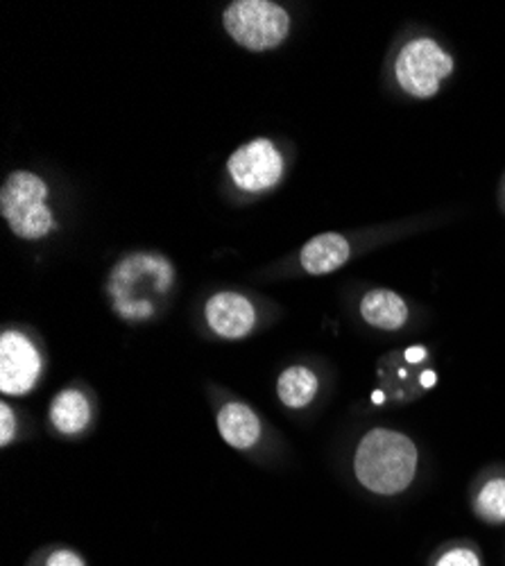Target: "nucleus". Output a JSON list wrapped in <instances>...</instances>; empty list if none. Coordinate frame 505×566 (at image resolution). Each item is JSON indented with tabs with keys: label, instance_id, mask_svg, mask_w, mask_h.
<instances>
[{
	"label": "nucleus",
	"instance_id": "obj_1",
	"mask_svg": "<svg viewBox=\"0 0 505 566\" xmlns=\"http://www.w3.org/2000/svg\"><path fill=\"white\" fill-rule=\"evenodd\" d=\"M354 474L365 490L375 494H401L418 474V447L403 433L375 429L358 442Z\"/></svg>",
	"mask_w": 505,
	"mask_h": 566
},
{
	"label": "nucleus",
	"instance_id": "obj_2",
	"mask_svg": "<svg viewBox=\"0 0 505 566\" xmlns=\"http://www.w3.org/2000/svg\"><path fill=\"white\" fill-rule=\"evenodd\" d=\"M175 272L164 256L131 254L112 272L109 295L120 317L146 319L152 317L172 289Z\"/></svg>",
	"mask_w": 505,
	"mask_h": 566
},
{
	"label": "nucleus",
	"instance_id": "obj_3",
	"mask_svg": "<svg viewBox=\"0 0 505 566\" xmlns=\"http://www.w3.org/2000/svg\"><path fill=\"white\" fill-rule=\"evenodd\" d=\"M45 198L49 186L34 172L19 170L6 179L0 191V213L19 239L39 241L55 229V216Z\"/></svg>",
	"mask_w": 505,
	"mask_h": 566
},
{
	"label": "nucleus",
	"instance_id": "obj_4",
	"mask_svg": "<svg viewBox=\"0 0 505 566\" xmlns=\"http://www.w3.org/2000/svg\"><path fill=\"white\" fill-rule=\"evenodd\" d=\"M227 34L254 53L272 51L291 32L288 12L270 0H236L222 14Z\"/></svg>",
	"mask_w": 505,
	"mask_h": 566
},
{
	"label": "nucleus",
	"instance_id": "obj_5",
	"mask_svg": "<svg viewBox=\"0 0 505 566\" xmlns=\"http://www.w3.org/2000/svg\"><path fill=\"white\" fill-rule=\"evenodd\" d=\"M453 60L433 39H415L406 43L397 55L394 75L399 86L412 98H433L442 82L451 75Z\"/></svg>",
	"mask_w": 505,
	"mask_h": 566
},
{
	"label": "nucleus",
	"instance_id": "obj_6",
	"mask_svg": "<svg viewBox=\"0 0 505 566\" xmlns=\"http://www.w3.org/2000/svg\"><path fill=\"white\" fill-rule=\"evenodd\" d=\"M377 374L383 397L394 403L420 399L438 381L427 347H408L383 356Z\"/></svg>",
	"mask_w": 505,
	"mask_h": 566
},
{
	"label": "nucleus",
	"instance_id": "obj_7",
	"mask_svg": "<svg viewBox=\"0 0 505 566\" xmlns=\"http://www.w3.org/2000/svg\"><path fill=\"white\" fill-rule=\"evenodd\" d=\"M227 170L241 191L261 193L282 181L284 157L272 140L254 138L229 157Z\"/></svg>",
	"mask_w": 505,
	"mask_h": 566
},
{
	"label": "nucleus",
	"instance_id": "obj_8",
	"mask_svg": "<svg viewBox=\"0 0 505 566\" xmlns=\"http://www.w3.org/2000/svg\"><path fill=\"white\" fill-rule=\"evenodd\" d=\"M41 376V356L32 340L19 332H6L0 338V390L23 397L34 390Z\"/></svg>",
	"mask_w": 505,
	"mask_h": 566
},
{
	"label": "nucleus",
	"instance_id": "obj_9",
	"mask_svg": "<svg viewBox=\"0 0 505 566\" xmlns=\"http://www.w3.org/2000/svg\"><path fill=\"white\" fill-rule=\"evenodd\" d=\"M211 332L224 340H239L252 334L256 324L254 304L239 293H218L204 308Z\"/></svg>",
	"mask_w": 505,
	"mask_h": 566
},
{
	"label": "nucleus",
	"instance_id": "obj_10",
	"mask_svg": "<svg viewBox=\"0 0 505 566\" xmlns=\"http://www.w3.org/2000/svg\"><path fill=\"white\" fill-rule=\"evenodd\" d=\"M218 429L222 440L234 449H250L261 438V421L256 412L239 401L224 403L218 412Z\"/></svg>",
	"mask_w": 505,
	"mask_h": 566
},
{
	"label": "nucleus",
	"instance_id": "obj_11",
	"mask_svg": "<svg viewBox=\"0 0 505 566\" xmlns=\"http://www.w3.org/2000/svg\"><path fill=\"white\" fill-rule=\"evenodd\" d=\"M299 259L308 274H329L349 261V243L340 233H319L304 245Z\"/></svg>",
	"mask_w": 505,
	"mask_h": 566
},
{
	"label": "nucleus",
	"instance_id": "obj_12",
	"mask_svg": "<svg viewBox=\"0 0 505 566\" xmlns=\"http://www.w3.org/2000/svg\"><path fill=\"white\" fill-rule=\"evenodd\" d=\"M408 315V304L392 291H370L360 300V317L381 332H399Z\"/></svg>",
	"mask_w": 505,
	"mask_h": 566
},
{
	"label": "nucleus",
	"instance_id": "obj_13",
	"mask_svg": "<svg viewBox=\"0 0 505 566\" xmlns=\"http://www.w3.org/2000/svg\"><path fill=\"white\" fill-rule=\"evenodd\" d=\"M51 423L62 436H77L82 433L91 421V406L88 399L80 390H62L49 410Z\"/></svg>",
	"mask_w": 505,
	"mask_h": 566
},
{
	"label": "nucleus",
	"instance_id": "obj_14",
	"mask_svg": "<svg viewBox=\"0 0 505 566\" xmlns=\"http://www.w3.org/2000/svg\"><path fill=\"white\" fill-rule=\"evenodd\" d=\"M319 381L313 369L308 367H288L282 371L277 381V395L284 406L288 408H304L308 406L317 395Z\"/></svg>",
	"mask_w": 505,
	"mask_h": 566
},
{
	"label": "nucleus",
	"instance_id": "obj_15",
	"mask_svg": "<svg viewBox=\"0 0 505 566\" xmlns=\"http://www.w3.org/2000/svg\"><path fill=\"white\" fill-rule=\"evenodd\" d=\"M476 514L487 524H505V479L487 481L476 496Z\"/></svg>",
	"mask_w": 505,
	"mask_h": 566
},
{
	"label": "nucleus",
	"instance_id": "obj_16",
	"mask_svg": "<svg viewBox=\"0 0 505 566\" xmlns=\"http://www.w3.org/2000/svg\"><path fill=\"white\" fill-rule=\"evenodd\" d=\"M433 566H483V562L472 546H451L438 555Z\"/></svg>",
	"mask_w": 505,
	"mask_h": 566
},
{
	"label": "nucleus",
	"instance_id": "obj_17",
	"mask_svg": "<svg viewBox=\"0 0 505 566\" xmlns=\"http://www.w3.org/2000/svg\"><path fill=\"white\" fill-rule=\"evenodd\" d=\"M0 421H3V429H0V444L8 447L17 436V415L8 403H0Z\"/></svg>",
	"mask_w": 505,
	"mask_h": 566
},
{
	"label": "nucleus",
	"instance_id": "obj_18",
	"mask_svg": "<svg viewBox=\"0 0 505 566\" xmlns=\"http://www.w3.org/2000/svg\"><path fill=\"white\" fill-rule=\"evenodd\" d=\"M43 566H86L84 559L71 551V548H60L55 553H51L49 557H45V564Z\"/></svg>",
	"mask_w": 505,
	"mask_h": 566
}]
</instances>
